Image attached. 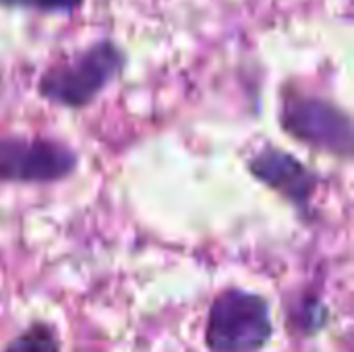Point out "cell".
Segmentation results:
<instances>
[{"instance_id":"52a82bcc","label":"cell","mask_w":354,"mask_h":352,"mask_svg":"<svg viewBox=\"0 0 354 352\" xmlns=\"http://www.w3.org/2000/svg\"><path fill=\"white\" fill-rule=\"evenodd\" d=\"M0 352H64V346L54 324L33 319L17 336H12Z\"/></svg>"},{"instance_id":"5b68a950","label":"cell","mask_w":354,"mask_h":352,"mask_svg":"<svg viewBox=\"0 0 354 352\" xmlns=\"http://www.w3.org/2000/svg\"><path fill=\"white\" fill-rule=\"evenodd\" d=\"M245 168L257 183L286 201L305 226L319 220L317 195L326 178L299 156L276 143H263L245 158Z\"/></svg>"},{"instance_id":"277c9868","label":"cell","mask_w":354,"mask_h":352,"mask_svg":"<svg viewBox=\"0 0 354 352\" xmlns=\"http://www.w3.org/2000/svg\"><path fill=\"white\" fill-rule=\"evenodd\" d=\"M81 154L62 139L0 135V185L50 187L77 174Z\"/></svg>"},{"instance_id":"3957f363","label":"cell","mask_w":354,"mask_h":352,"mask_svg":"<svg viewBox=\"0 0 354 352\" xmlns=\"http://www.w3.org/2000/svg\"><path fill=\"white\" fill-rule=\"evenodd\" d=\"M278 124L292 141L315 154L340 162L353 160V116L340 104L324 95L284 87L280 93Z\"/></svg>"},{"instance_id":"ba28073f","label":"cell","mask_w":354,"mask_h":352,"mask_svg":"<svg viewBox=\"0 0 354 352\" xmlns=\"http://www.w3.org/2000/svg\"><path fill=\"white\" fill-rule=\"evenodd\" d=\"M85 0H0L4 8H21L41 15H73L77 12Z\"/></svg>"},{"instance_id":"7a4b0ae2","label":"cell","mask_w":354,"mask_h":352,"mask_svg":"<svg viewBox=\"0 0 354 352\" xmlns=\"http://www.w3.org/2000/svg\"><path fill=\"white\" fill-rule=\"evenodd\" d=\"M274 334L272 303L266 295L224 286L212 297L203 326L207 352H263Z\"/></svg>"},{"instance_id":"6da1fadb","label":"cell","mask_w":354,"mask_h":352,"mask_svg":"<svg viewBox=\"0 0 354 352\" xmlns=\"http://www.w3.org/2000/svg\"><path fill=\"white\" fill-rule=\"evenodd\" d=\"M127 62L124 48L110 37H102L48 64L37 79L35 91L50 106L79 112L93 106L118 81Z\"/></svg>"},{"instance_id":"8992f818","label":"cell","mask_w":354,"mask_h":352,"mask_svg":"<svg viewBox=\"0 0 354 352\" xmlns=\"http://www.w3.org/2000/svg\"><path fill=\"white\" fill-rule=\"evenodd\" d=\"M332 311L326 299L315 290H301L299 295L284 301V319L288 330L301 338L319 336L330 324Z\"/></svg>"}]
</instances>
